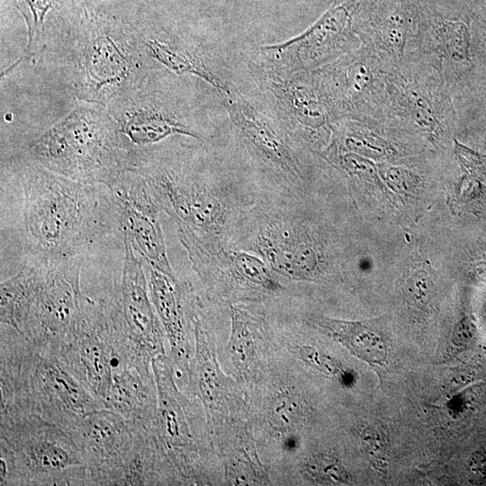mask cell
<instances>
[{
    "label": "cell",
    "mask_w": 486,
    "mask_h": 486,
    "mask_svg": "<svg viewBox=\"0 0 486 486\" xmlns=\"http://www.w3.org/2000/svg\"><path fill=\"white\" fill-rule=\"evenodd\" d=\"M118 231L121 216L108 186L74 181L25 158L2 168L1 264L14 262L7 276L25 266L85 259Z\"/></svg>",
    "instance_id": "obj_1"
},
{
    "label": "cell",
    "mask_w": 486,
    "mask_h": 486,
    "mask_svg": "<svg viewBox=\"0 0 486 486\" xmlns=\"http://www.w3.org/2000/svg\"><path fill=\"white\" fill-rule=\"evenodd\" d=\"M84 261L25 266L2 279L1 324L53 355L95 302L82 290Z\"/></svg>",
    "instance_id": "obj_2"
},
{
    "label": "cell",
    "mask_w": 486,
    "mask_h": 486,
    "mask_svg": "<svg viewBox=\"0 0 486 486\" xmlns=\"http://www.w3.org/2000/svg\"><path fill=\"white\" fill-rule=\"evenodd\" d=\"M0 330L1 407L33 412L68 433L81 417L104 408L57 357L8 326Z\"/></svg>",
    "instance_id": "obj_3"
},
{
    "label": "cell",
    "mask_w": 486,
    "mask_h": 486,
    "mask_svg": "<svg viewBox=\"0 0 486 486\" xmlns=\"http://www.w3.org/2000/svg\"><path fill=\"white\" fill-rule=\"evenodd\" d=\"M135 155L112 113L85 104L32 140L25 159L74 181L111 188Z\"/></svg>",
    "instance_id": "obj_4"
},
{
    "label": "cell",
    "mask_w": 486,
    "mask_h": 486,
    "mask_svg": "<svg viewBox=\"0 0 486 486\" xmlns=\"http://www.w3.org/2000/svg\"><path fill=\"white\" fill-rule=\"evenodd\" d=\"M0 485H90L71 435L39 415L0 409Z\"/></svg>",
    "instance_id": "obj_5"
},
{
    "label": "cell",
    "mask_w": 486,
    "mask_h": 486,
    "mask_svg": "<svg viewBox=\"0 0 486 486\" xmlns=\"http://www.w3.org/2000/svg\"><path fill=\"white\" fill-rule=\"evenodd\" d=\"M384 124L445 148L456 122L453 94L430 63L418 57L386 75Z\"/></svg>",
    "instance_id": "obj_6"
},
{
    "label": "cell",
    "mask_w": 486,
    "mask_h": 486,
    "mask_svg": "<svg viewBox=\"0 0 486 486\" xmlns=\"http://www.w3.org/2000/svg\"><path fill=\"white\" fill-rule=\"evenodd\" d=\"M123 260L119 281L103 298L115 347L122 353L152 361L165 354L161 322L151 302L144 259L122 233Z\"/></svg>",
    "instance_id": "obj_7"
},
{
    "label": "cell",
    "mask_w": 486,
    "mask_h": 486,
    "mask_svg": "<svg viewBox=\"0 0 486 486\" xmlns=\"http://www.w3.org/2000/svg\"><path fill=\"white\" fill-rule=\"evenodd\" d=\"M311 72L335 121L384 122L388 69L369 49L361 45Z\"/></svg>",
    "instance_id": "obj_8"
},
{
    "label": "cell",
    "mask_w": 486,
    "mask_h": 486,
    "mask_svg": "<svg viewBox=\"0 0 486 486\" xmlns=\"http://www.w3.org/2000/svg\"><path fill=\"white\" fill-rule=\"evenodd\" d=\"M421 0H359L353 28L389 70L418 57Z\"/></svg>",
    "instance_id": "obj_9"
},
{
    "label": "cell",
    "mask_w": 486,
    "mask_h": 486,
    "mask_svg": "<svg viewBox=\"0 0 486 486\" xmlns=\"http://www.w3.org/2000/svg\"><path fill=\"white\" fill-rule=\"evenodd\" d=\"M139 59L126 35L95 25L82 41L78 57V93L87 102L126 94L139 72Z\"/></svg>",
    "instance_id": "obj_10"
},
{
    "label": "cell",
    "mask_w": 486,
    "mask_h": 486,
    "mask_svg": "<svg viewBox=\"0 0 486 486\" xmlns=\"http://www.w3.org/2000/svg\"><path fill=\"white\" fill-rule=\"evenodd\" d=\"M359 0H335L305 32L277 45L262 48L288 72L312 71L361 46L353 28Z\"/></svg>",
    "instance_id": "obj_11"
},
{
    "label": "cell",
    "mask_w": 486,
    "mask_h": 486,
    "mask_svg": "<svg viewBox=\"0 0 486 486\" xmlns=\"http://www.w3.org/2000/svg\"><path fill=\"white\" fill-rule=\"evenodd\" d=\"M69 434L81 452L90 485H120L136 444L133 425L101 408L81 417Z\"/></svg>",
    "instance_id": "obj_12"
},
{
    "label": "cell",
    "mask_w": 486,
    "mask_h": 486,
    "mask_svg": "<svg viewBox=\"0 0 486 486\" xmlns=\"http://www.w3.org/2000/svg\"><path fill=\"white\" fill-rule=\"evenodd\" d=\"M423 6L418 57L441 74L453 94L473 69L469 15L421 0Z\"/></svg>",
    "instance_id": "obj_13"
},
{
    "label": "cell",
    "mask_w": 486,
    "mask_h": 486,
    "mask_svg": "<svg viewBox=\"0 0 486 486\" xmlns=\"http://www.w3.org/2000/svg\"><path fill=\"white\" fill-rule=\"evenodd\" d=\"M52 356L104 406L112 385L114 353L101 298Z\"/></svg>",
    "instance_id": "obj_14"
},
{
    "label": "cell",
    "mask_w": 486,
    "mask_h": 486,
    "mask_svg": "<svg viewBox=\"0 0 486 486\" xmlns=\"http://www.w3.org/2000/svg\"><path fill=\"white\" fill-rule=\"evenodd\" d=\"M152 370L158 407L148 430L166 466L176 467V472L184 474L189 472L190 460L197 451L188 417L187 400L176 387L172 364L166 355L152 359Z\"/></svg>",
    "instance_id": "obj_15"
},
{
    "label": "cell",
    "mask_w": 486,
    "mask_h": 486,
    "mask_svg": "<svg viewBox=\"0 0 486 486\" xmlns=\"http://www.w3.org/2000/svg\"><path fill=\"white\" fill-rule=\"evenodd\" d=\"M110 189L118 205L122 233L148 266L177 279L166 252L159 220L161 211L140 176L128 169Z\"/></svg>",
    "instance_id": "obj_16"
},
{
    "label": "cell",
    "mask_w": 486,
    "mask_h": 486,
    "mask_svg": "<svg viewBox=\"0 0 486 486\" xmlns=\"http://www.w3.org/2000/svg\"><path fill=\"white\" fill-rule=\"evenodd\" d=\"M253 249L274 273L292 280H315L326 267L320 243L292 221L277 220L261 225Z\"/></svg>",
    "instance_id": "obj_17"
},
{
    "label": "cell",
    "mask_w": 486,
    "mask_h": 486,
    "mask_svg": "<svg viewBox=\"0 0 486 486\" xmlns=\"http://www.w3.org/2000/svg\"><path fill=\"white\" fill-rule=\"evenodd\" d=\"M289 79L272 80L274 94L302 138L323 144L331 139L333 114L311 71H301Z\"/></svg>",
    "instance_id": "obj_18"
},
{
    "label": "cell",
    "mask_w": 486,
    "mask_h": 486,
    "mask_svg": "<svg viewBox=\"0 0 486 486\" xmlns=\"http://www.w3.org/2000/svg\"><path fill=\"white\" fill-rule=\"evenodd\" d=\"M231 121L248 146L282 173L299 177L297 161L284 136L237 90L220 94Z\"/></svg>",
    "instance_id": "obj_19"
},
{
    "label": "cell",
    "mask_w": 486,
    "mask_h": 486,
    "mask_svg": "<svg viewBox=\"0 0 486 486\" xmlns=\"http://www.w3.org/2000/svg\"><path fill=\"white\" fill-rule=\"evenodd\" d=\"M104 406L124 417L133 426L148 428L158 407L152 362L115 361L112 385Z\"/></svg>",
    "instance_id": "obj_20"
},
{
    "label": "cell",
    "mask_w": 486,
    "mask_h": 486,
    "mask_svg": "<svg viewBox=\"0 0 486 486\" xmlns=\"http://www.w3.org/2000/svg\"><path fill=\"white\" fill-rule=\"evenodd\" d=\"M148 292L178 366L188 369L190 345L184 291L177 279L148 266Z\"/></svg>",
    "instance_id": "obj_21"
},
{
    "label": "cell",
    "mask_w": 486,
    "mask_h": 486,
    "mask_svg": "<svg viewBox=\"0 0 486 486\" xmlns=\"http://www.w3.org/2000/svg\"><path fill=\"white\" fill-rule=\"evenodd\" d=\"M112 113L119 129L134 149H140L174 135L201 139V134L169 112L139 99L127 100Z\"/></svg>",
    "instance_id": "obj_22"
},
{
    "label": "cell",
    "mask_w": 486,
    "mask_h": 486,
    "mask_svg": "<svg viewBox=\"0 0 486 486\" xmlns=\"http://www.w3.org/2000/svg\"><path fill=\"white\" fill-rule=\"evenodd\" d=\"M307 323L345 346L370 365L387 363L389 346L375 320H346L320 314L307 317Z\"/></svg>",
    "instance_id": "obj_23"
},
{
    "label": "cell",
    "mask_w": 486,
    "mask_h": 486,
    "mask_svg": "<svg viewBox=\"0 0 486 486\" xmlns=\"http://www.w3.org/2000/svg\"><path fill=\"white\" fill-rule=\"evenodd\" d=\"M193 324L194 350L188 367L190 382L205 411L211 415L220 406L225 385L224 376L197 316L193 318Z\"/></svg>",
    "instance_id": "obj_24"
},
{
    "label": "cell",
    "mask_w": 486,
    "mask_h": 486,
    "mask_svg": "<svg viewBox=\"0 0 486 486\" xmlns=\"http://www.w3.org/2000/svg\"><path fill=\"white\" fill-rule=\"evenodd\" d=\"M225 265L230 274L238 281L266 292H278L283 285L271 267L259 256L245 251L226 250L220 247L194 269L201 276L212 265Z\"/></svg>",
    "instance_id": "obj_25"
},
{
    "label": "cell",
    "mask_w": 486,
    "mask_h": 486,
    "mask_svg": "<svg viewBox=\"0 0 486 486\" xmlns=\"http://www.w3.org/2000/svg\"><path fill=\"white\" fill-rule=\"evenodd\" d=\"M257 337L256 319L246 309L231 306L228 354L234 368L242 376H249L256 369Z\"/></svg>",
    "instance_id": "obj_26"
},
{
    "label": "cell",
    "mask_w": 486,
    "mask_h": 486,
    "mask_svg": "<svg viewBox=\"0 0 486 486\" xmlns=\"http://www.w3.org/2000/svg\"><path fill=\"white\" fill-rule=\"evenodd\" d=\"M146 45L152 57L171 71L178 75H194L206 81L220 94L230 91V88L220 80L202 60L186 50L158 39H149Z\"/></svg>",
    "instance_id": "obj_27"
},
{
    "label": "cell",
    "mask_w": 486,
    "mask_h": 486,
    "mask_svg": "<svg viewBox=\"0 0 486 486\" xmlns=\"http://www.w3.org/2000/svg\"><path fill=\"white\" fill-rule=\"evenodd\" d=\"M436 274L423 260L415 261L404 280L403 298L408 309L416 316L424 317L435 292Z\"/></svg>",
    "instance_id": "obj_28"
},
{
    "label": "cell",
    "mask_w": 486,
    "mask_h": 486,
    "mask_svg": "<svg viewBox=\"0 0 486 486\" xmlns=\"http://www.w3.org/2000/svg\"><path fill=\"white\" fill-rule=\"evenodd\" d=\"M267 420L272 428L283 434L294 432L304 420L305 408L301 399L291 392H279L268 403Z\"/></svg>",
    "instance_id": "obj_29"
},
{
    "label": "cell",
    "mask_w": 486,
    "mask_h": 486,
    "mask_svg": "<svg viewBox=\"0 0 486 486\" xmlns=\"http://www.w3.org/2000/svg\"><path fill=\"white\" fill-rule=\"evenodd\" d=\"M293 352L305 364L341 385L351 386L355 382L354 371L329 354L310 345H298Z\"/></svg>",
    "instance_id": "obj_30"
},
{
    "label": "cell",
    "mask_w": 486,
    "mask_h": 486,
    "mask_svg": "<svg viewBox=\"0 0 486 486\" xmlns=\"http://www.w3.org/2000/svg\"><path fill=\"white\" fill-rule=\"evenodd\" d=\"M301 474L315 484L343 485L349 482V474L342 464L325 454L308 457L302 464Z\"/></svg>",
    "instance_id": "obj_31"
},
{
    "label": "cell",
    "mask_w": 486,
    "mask_h": 486,
    "mask_svg": "<svg viewBox=\"0 0 486 486\" xmlns=\"http://www.w3.org/2000/svg\"><path fill=\"white\" fill-rule=\"evenodd\" d=\"M226 482L231 485H256L268 482L267 475L255 454L240 451L227 459Z\"/></svg>",
    "instance_id": "obj_32"
},
{
    "label": "cell",
    "mask_w": 486,
    "mask_h": 486,
    "mask_svg": "<svg viewBox=\"0 0 486 486\" xmlns=\"http://www.w3.org/2000/svg\"><path fill=\"white\" fill-rule=\"evenodd\" d=\"M62 0H16V6L28 28V50L33 53L40 44L48 14Z\"/></svg>",
    "instance_id": "obj_33"
},
{
    "label": "cell",
    "mask_w": 486,
    "mask_h": 486,
    "mask_svg": "<svg viewBox=\"0 0 486 486\" xmlns=\"http://www.w3.org/2000/svg\"><path fill=\"white\" fill-rule=\"evenodd\" d=\"M358 436L367 456L375 464L380 462L382 465L385 464L387 445L382 434L371 426L364 425L358 430Z\"/></svg>",
    "instance_id": "obj_34"
},
{
    "label": "cell",
    "mask_w": 486,
    "mask_h": 486,
    "mask_svg": "<svg viewBox=\"0 0 486 486\" xmlns=\"http://www.w3.org/2000/svg\"><path fill=\"white\" fill-rule=\"evenodd\" d=\"M472 335V323L468 318H464L455 327L449 346L453 348V351L461 349L469 343Z\"/></svg>",
    "instance_id": "obj_35"
},
{
    "label": "cell",
    "mask_w": 486,
    "mask_h": 486,
    "mask_svg": "<svg viewBox=\"0 0 486 486\" xmlns=\"http://www.w3.org/2000/svg\"><path fill=\"white\" fill-rule=\"evenodd\" d=\"M434 4L469 15L468 9L477 0H429Z\"/></svg>",
    "instance_id": "obj_36"
},
{
    "label": "cell",
    "mask_w": 486,
    "mask_h": 486,
    "mask_svg": "<svg viewBox=\"0 0 486 486\" xmlns=\"http://www.w3.org/2000/svg\"><path fill=\"white\" fill-rule=\"evenodd\" d=\"M486 468V460L482 454H474L470 460L469 470L473 476H480L477 474H483Z\"/></svg>",
    "instance_id": "obj_37"
},
{
    "label": "cell",
    "mask_w": 486,
    "mask_h": 486,
    "mask_svg": "<svg viewBox=\"0 0 486 486\" xmlns=\"http://www.w3.org/2000/svg\"><path fill=\"white\" fill-rule=\"evenodd\" d=\"M283 446L285 450L293 451L298 445V440L292 432L284 434Z\"/></svg>",
    "instance_id": "obj_38"
}]
</instances>
